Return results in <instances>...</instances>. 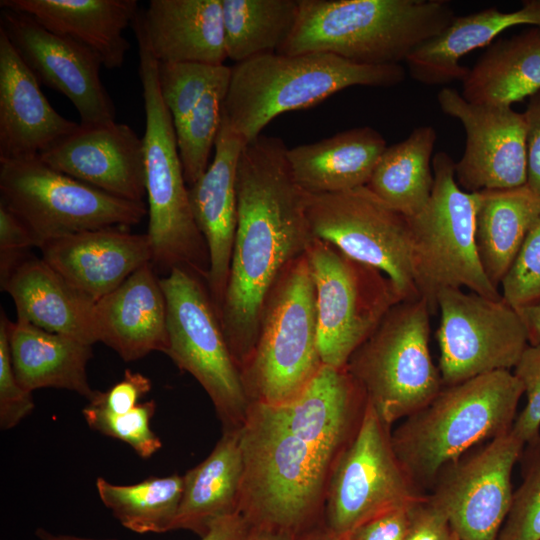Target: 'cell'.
I'll return each instance as SVG.
<instances>
[{
	"label": "cell",
	"instance_id": "6da1fadb",
	"mask_svg": "<svg viewBox=\"0 0 540 540\" xmlns=\"http://www.w3.org/2000/svg\"><path fill=\"white\" fill-rule=\"evenodd\" d=\"M286 151L280 138L260 135L239 158L237 226L218 315L240 373L254 351L268 293L314 238L307 193L295 182Z\"/></svg>",
	"mask_w": 540,
	"mask_h": 540
},
{
	"label": "cell",
	"instance_id": "7a4b0ae2",
	"mask_svg": "<svg viewBox=\"0 0 540 540\" xmlns=\"http://www.w3.org/2000/svg\"><path fill=\"white\" fill-rule=\"evenodd\" d=\"M243 479L238 511L251 526L300 535L323 522L328 482L343 451L251 403L239 428Z\"/></svg>",
	"mask_w": 540,
	"mask_h": 540
},
{
	"label": "cell",
	"instance_id": "3957f363",
	"mask_svg": "<svg viewBox=\"0 0 540 540\" xmlns=\"http://www.w3.org/2000/svg\"><path fill=\"white\" fill-rule=\"evenodd\" d=\"M446 0H299L276 53H328L361 65H396L455 17Z\"/></svg>",
	"mask_w": 540,
	"mask_h": 540
},
{
	"label": "cell",
	"instance_id": "277c9868",
	"mask_svg": "<svg viewBox=\"0 0 540 540\" xmlns=\"http://www.w3.org/2000/svg\"><path fill=\"white\" fill-rule=\"evenodd\" d=\"M523 394L513 373L495 371L443 386L430 403L403 419L391 431V441L415 485L426 493L450 462L509 432Z\"/></svg>",
	"mask_w": 540,
	"mask_h": 540
},
{
	"label": "cell",
	"instance_id": "5b68a950",
	"mask_svg": "<svg viewBox=\"0 0 540 540\" xmlns=\"http://www.w3.org/2000/svg\"><path fill=\"white\" fill-rule=\"evenodd\" d=\"M401 64L361 65L328 53H267L231 67L223 118L249 143L279 115L312 107L352 86L402 83Z\"/></svg>",
	"mask_w": 540,
	"mask_h": 540
},
{
	"label": "cell",
	"instance_id": "8992f818",
	"mask_svg": "<svg viewBox=\"0 0 540 540\" xmlns=\"http://www.w3.org/2000/svg\"><path fill=\"white\" fill-rule=\"evenodd\" d=\"M131 26L138 46L145 110L142 140L151 262L163 276L183 268L206 279L208 250L192 215L175 127L160 93L159 62L152 54L141 11Z\"/></svg>",
	"mask_w": 540,
	"mask_h": 540
},
{
	"label": "cell",
	"instance_id": "52a82bcc",
	"mask_svg": "<svg viewBox=\"0 0 540 540\" xmlns=\"http://www.w3.org/2000/svg\"><path fill=\"white\" fill-rule=\"evenodd\" d=\"M316 293L306 254L281 272L265 300L252 356L241 372L251 403L294 399L324 366L318 346Z\"/></svg>",
	"mask_w": 540,
	"mask_h": 540
},
{
	"label": "cell",
	"instance_id": "ba28073f",
	"mask_svg": "<svg viewBox=\"0 0 540 540\" xmlns=\"http://www.w3.org/2000/svg\"><path fill=\"white\" fill-rule=\"evenodd\" d=\"M431 313L422 297L398 302L347 362V371L390 427L425 407L444 386L429 347Z\"/></svg>",
	"mask_w": 540,
	"mask_h": 540
},
{
	"label": "cell",
	"instance_id": "9c48e42d",
	"mask_svg": "<svg viewBox=\"0 0 540 540\" xmlns=\"http://www.w3.org/2000/svg\"><path fill=\"white\" fill-rule=\"evenodd\" d=\"M454 164L446 152L433 156L431 196L417 214L408 217L414 283L432 313L437 310V294L447 288L464 287L485 297L502 298L477 252L478 192H467L458 185Z\"/></svg>",
	"mask_w": 540,
	"mask_h": 540
},
{
	"label": "cell",
	"instance_id": "30bf717a",
	"mask_svg": "<svg viewBox=\"0 0 540 540\" xmlns=\"http://www.w3.org/2000/svg\"><path fill=\"white\" fill-rule=\"evenodd\" d=\"M160 282L167 305L165 354L202 386L223 430L241 428L251 402L210 293L199 276L183 268L172 269Z\"/></svg>",
	"mask_w": 540,
	"mask_h": 540
},
{
	"label": "cell",
	"instance_id": "8fae6325",
	"mask_svg": "<svg viewBox=\"0 0 540 540\" xmlns=\"http://www.w3.org/2000/svg\"><path fill=\"white\" fill-rule=\"evenodd\" d=\"M0 195V202L27 225L39 247L83 231L129 228L147 215L144 202L106 193L54 170L38 156L0 161Z\"/></svg>",
	"mask_w": 540,
	"mask_h": 540
},
{
	"label": "cell",
	"instance_id": "7c38bea8",
	"mask_svg": "<svg viewBox=\"0 0 540 540\" xmlns=\"http://www.w3.org/2000/svg\"><path fill=\"white\" fill-rule=\"evenodd\" d=\"M316 293L323 365L345 368L356 349L402 298L381 271L313 238L306 249Z\"/></svg>",
	"mask_w": 540,
	"mask_h": 540
},
{
	"label": "cell",
	"instance_id": "4fadbf2b",
	"mask_svg": "<svg viewBox=\"0 0 540 540\" xmlns=\"http://www.w3.org/2000/svg\"><path fill=\"white\" fill-rule=\"evenodd\" d=\"M425 495L399 461L391 441V427L367 401L358 431L331 473L323 524L346 540L364 522L410 506Z\"/></svg>",
	"mask_w": 540,
	"mask_h": 540
},
{
	"label": "cell",
	"instance_id": "5bb4252c",
	"mask_svg": "<svg viewBox=\"0 0 540 540\" xmlns=\"http://www.w3.org/2000/svg\"><path fill=\"white\" fill-rule=\"evenodd\" d=\"M307 217L314 238L381 271L402 300L420 297L412 272L408 217L386 205L366 186L307 194Z\"/></svg>",
	"mask_w": 540,
	"mask_h": 540
},
{
	"label": "cell",
	"instance_id": "9a60e30c",
	"mask_svg": "<svg viewBox=\"0 0 540 540\" xmlns=\"http://www.w3.org/2000/svg\"><path fill=\"white\" fill-rule=\"evenodd\" d=\"M436 306L440 313L438 368L444 386L510 371L529 345L517 310L503 298L447 288L437 294Z\"/></svg>",
	"mask_w": 540,
	"mask_h": 540
},
{
	"label": "cell",
	"instance_id": "2e32d148",
	"mask_svg": "<svg viewBox=\"0 0 540 540\" xmlns=\"http://www.w3.org/2000/svg\"><path fill=\"white\" fill-rule=\"evenodd\" d=\"M524 444L510 430L439 472L428 497L446 514L460 540H498L512 502L513 467Z\"/></svg>",
	"mask_w": 540,
	"mask_h": 540
},
{
	"label": "cell",
	"instance_id": "e0dca14e",
	"mask_svg": "<svg viewBox=\"0 0 540 540\" xmlns=\"http://www.w3.org/2000/svg\"><path fill=\"white\" fill-rule=\"evenodd\" d=\"M437 102L465 129V149L454 164L456 181L463 190L480 192L526 185L524 113L511 106L469 102L450 87L440 89Z\"/></svg>",
	"mask_w": 540,
	"mask_h": 540
},
{
	"label": "cell",
	"instance_id": "ac0fdd59",
	"mask_svg": "<svg viewBox=\"0 0 540 540\" xmlns=\"http://www.w3.org/2000/svg\"><path fill=\"white\" fill-rule=\"evenodd\" d=\"M0 28L38 81L71 101L80 125L115 121V106L100 78L103 65L91 49L8 9H2Z\"/></svg>",
	"mask_w": 540,
	"mask_h": 540
},
{
	"label": "cell",
	"instance_id": "d6986e66",
	"mask_svg": "<svg viewBox=\"0 0 540 540\" xmlns=\"http://www.w3.org/2000/svg\"><path fill=\"white\" fill-rule=\"evenodd\" d=\"M46 165L121 199L143 202V140L116 121L79 127L38 156Z\"/></svg>",
	"mask_w": 540,
	"mask_h": 540
},
{
	"label": "cell",
	"instance_id": "ffe728a7",
	"mask_svg": "<svg viewBox=\"0 0 540 540\" xmlns=\"http://www.w3.org/2000/svg\"><path fill=\"white\" fill-rule=\"evenodd\" d=\"M245 145L222 115L213 160L204 174L188 186L192 215L208 250L206 281L217 312L230 271L237 226V168Z\"/></svg>",
	"mask_w": 540,
	"mask_h": 540
},
{
	"label": "cell",
	"instance_id": "44dd1931",
	"mask_svg": "<svg viewBox=\"0 0 540 540\" xmlns=\"http://www.w3.org/2000/svg\"><path fill=\"white\" fill-rule=\"evenodd\" d=\"M39 249L52 269L95 302L152 261L147 234L122 227L66 235L43 243Z\"/></svg>",
	"mask_w": 540,
	"mask_h": 540
},
{
	"label": "cell",
	"instance_id": "7402d4cb",
	"mask_svg": "<svg viewBox=\"0 0 540 540\" xmlns=\"http://www.w3.org/2000/svg\"><path fill=\"white\" fill-rule=\"evenodd\" d=\"M78 127L51 106L0 28V161L40 156Z\"/></svg>",
	"mask_w": 540,
	"mask_h": 540
},
{
	"label": "cell",
	"instance_id": "603a6c76",
	"mask_svg": "<svg viewBox=\"0 0 540 540\" xmlns=\"http://www.w3.org/2000/svg\"><path fill=\"white\" fill-rule=\"evenodd\" d=\"M98 342L124 361L168 348L167 305L152 262L132 273L95 305Z\"/></svg>",
	"mask_w": 540,
	"mask_h": 540
},
{
	"label": "cell",
	"instance_id": "cb8c5ba5",
	"mask_svg": "<svg viewBox=\"0 0 540 540\" xmlns=\"http://www.w3.org/2000/svg\"><path fill=\"white\" fill-rule=\"evenodd\" d=\"M0 6L86 46L107 69L123 65L130 48L123 32L139 12L136 0H1Z\"/></svg>",
	"mask_w": 540,
	"mask_h": 540
},
{
	"label": "cell",
	"instance_id": "d4e9b609",
	"mask_svg": "<svg viewBox=\"0 0 540 540\" xmlns=\"http://www.w3.org/2000/svg\"><path fill=\"white\" fill-rule=\"evenodd\" d=\"M0 287L12 298L17 318L89 345L98 342L96 302L70 285L42 258L30 255Z\"/></svg>",
	"mask_w": 540,
	"mask_h": 540
},
{
	"label": "cell",
	"instance_id": "484cf974",
	"mask_svg": "<svg viewBox=\"0 0 540 540\" xmlns=\"http://www.w3.org/2000/svg\"><path fill=\"white\" fill-rule=\"evenodd\" d=\"M517 25L540 27V0L523 1L521 8L510 12L490 7L455 16L440 33L412 51L405 61L408 72L425 85L462 82L469 68L459 63L461 58L489 46L501 32Z\"/></svg>",
	"mask_w": 540,
	"mask_h": 540
},
{
	"label": "cell",
	"instance_id": "4316f807",
	"mask_svg": "<svg viewBox=\"0 0 540 540\" xmlns=\"http://www.w3.org/2000/svg\"><path fill=\"white\" fill-rule=\"evenodd\" d=\"M144 30L159 63L223 65L222 0H151Z\"/></svg>",
	"mask_w": 540,
	"mask_h": 540
},
{
	"label": "cell",
	"instance_id": "83f0119b",
	"mask_svg": "<svg viewBox=\"0 0 540 540\" xmlns=\"http://www.w3.org/2000/svg\"><path fill=\"white\" fill-rule=\"evenodd\" d=\"M386 148L377 130L362 126L287 148L286 158L295 182L305 193L328 194L366 186Z\"/></svg>",
	"mask_w": 540,
	"mask_h": 540
},
{
	"label": "cell",
	"instance_id": "f1b7e54d",
	"mask_svg": "<svg viewBox=\"0 0 540 540\" xmlns=\"http://www.w3.org/2000/svg\"><path fill=\"white\" fill-rule=\"evenodd\" d=\"M7 330L13 370L25 390L58 388L88 400L94 396L86 370L92 345L48 332L22 318L8 320Z\"/></svg>",
	"mask_w": 540,
	"mask_h": 540
},
{
	"label": "cell",
	"instance_id": "f546056e",
	"mask_svg": "<svg viewBox=\"0 0 540 540\" xmlns=\"http://www.w3.org/2000/svg\"><path fill=\"white\" fill-rule=\"evenodd\" d=\"M243 469L239 429L223 430L207 458L183 475L171 530H189L203 537L215 521L239 512Z\"/></svg>",
	"mask_w": 540,
	"mask_h": 540
},
{
	"label": "cell",
	"instance_id": "4dcf8cb0",
	"mask_svg": "<svg viewBox=\"0 0 540 540\" xmlns=\"http://www.w3.org/2000/svg\"><path fill=\"white\" fill-rule=\"evenodd\" d=\"M540 90V27L488 46L462 81L472 103L512 106Z\"/></svg>",
	"mask_w": 540,
	"mask_h": 540
},
{
	"label": "cell",
	"instance_id": "1f68e13d",
	"mask_svg": "<svg viewBox=\"0 0 540 540\" xmlns=\"http://www.w3.org/2000/svg\"><path fill=\"white\" fill-rule=\"evenodd\" d=\"M540 214V197L526 185L478 192L475 241L480 262L498 288Z\"/></svg>",
	"mask_w": 540,
	"mask_h": 540
},
{
	"label": "cell",
	"instance_id": "d6a6232c",
	"mask_svg": "<svg viewBox=\"0 0 540 540\" xmlns=\"http://www.w3.org/2000/svg\"><path fill=\"white\" fill-rule=\"evenodd\" d=\"M435 142L436 131L431 125L416 127L404 140L387 146L366 187L403 215L417 214L433 189Z\"/></svg>",
	"mask_w": 540,
	"mask_h": 540
},
{
	"label": "cell",
	"instance_id": "836d02e7",
	"mask_svg": "<svg viewBox=\"0 0 540 540\" xmlns=\"http://www.w3.org/2000/svg\"><path fill=\"white\" fill-rule=\"evenodd\" d=\"M227 58L236 63L274 53L290 36L299 0H222Z\"/></svg>",
	"mask_w": 540,
	"mask_h": 540
},
{
	"label": "cell",
	"instance_id": "e575fe53",
	"mask_svg": "<svg viewBox=\"0 0 540 540\" xmlns=\"http://www.w3.org/2000/svg\"><path fill=\"white\" fill-rule=\"evenodd\" d=\"M96 489L103 504L125 528L136 533L170 531L182 492L183 476L149 477L132 485H119L102 477Z\"/></svg>",
	"mask_w": 540,
	"mask_h": 540
},
{
	"label": "cell",
	"instance_id": "d590c367",
	"mask_svg": "<svg viewBox=\"0 0 540 540\" xmlns=\"http://www.w3.org/2000/svg\"><path fill=\"white\" fill-rule=\"evenodd\" d=\"M230 74L231 67L230 71L204 94L186 121L175 129L178 152L188 186L193 185L209 166V157L222 122Z\"/></svg>",
	"mask_w": 540,
	"mask_h": 540
},
{
	"label": "cell",
	"instance_id": "8d00e7d4",
	"mask_svg": "<svg viewBox=\"0 0 540 540\" xmlns=\"http://www.w3.org/2000/svg\"><path fill=\"white\" fill-rule=\"evenodd\" d=\"M229 71L230 67L224 64H158L160 93L175 129L186 121L204 94Z\"/></svg>",
	"mask_w": 540,
	"mask_h": 540
},
{
	"label": "cell",
	"instance_id": "74e56055",
	"mask_svg": "<svg viewBox=\"0 0 540 540\" xmlns=\"http://www.w3.org/2000/svg\"><path fill=\"white\" fill-rule=\"evenodd\" d=\"M518 462L522 481L498 540H540V434L524 444Z\"/></svg>",
	"mask_w": 540,
	"mask_h": 540
},
{
	"label": "cell",
	"instance_id": "f35d334b",
	"mask_svg": "<svg viewBox=\"0 0 540 540\" xmlns=\"http://www.w3.org/2000/svg\"><path fill=\"white\" fill-rule=\"evenodd\" d=\"M155 411L154 400L139 403L124 414H114L88 403L83 409V416L90 428L127 443L146 459L162 447L160 438L150 428Z\"/></svg>",
	"mask_w": 540,
	"mask_h": 540
},
{
	"label": "cell",
	"instance_id": "ab89813d",
	"mask_svg": "<svg viewBox=\"0 0 540 540\" xmlns=\"http://www.w3.org/2000/svg\"><path fill=\"white\" fill-rule=\"evenodd\" d=\"M500 285L502 298L515 309L540 298V214Z\"/></svg>",
	"mask_w": 540,
	"mask_h": 540
},
{
	"label": "cell",
	"instance_id": "60d3db41",
	"mask_svg": "<svg viewBox=\"0 0 540 540\" xmlns=\"http://www.w3.org/2000/svg\"><path fill=\"white\" fill-rule=\"evenodd\" d=\"M8 318L0 315V427L8 430L19 424L34 409L32 392L18 382L11 361L8 341Z\"/></svg>",
	"mask_w": 540,
	"mask_h": 540
},
{
	"label": "cell",
	"instance_id": "b9f144b4",
	"mask_svg": "<svg viewBox=\"0 0 540 540\" xmlns=\"http://www.w3.org/2000/svg\"><path fill=\"white\" fill-rule=\"evenodd\" d=\"M513 374L523 386L526 404L511 431L524 443L540 434V345H528Z\"/></svg>",
	"mask_w": 540,
	"mask_h": 540
},
{
	"label": "cell",
	"instance_id": "7bdbcfd3",
	"mask_svg": "<svg viewBox=\"0 0 540 540\" xmlns=\"http://www.w3.org/2000/svg\"><path fill=\"white\" fill-rule=\"evenodd\" d=\"M38 241L27 225L0 202V285L30 256Z\"/></svg>",
	"mask_w": 540,
	"mask_h": 540
},
{
	"label": "cell",
	"instance_id": "ee69618b",
	"mask_svg": "<svg viewBox=\"0 0 540 540\" xmlns=\"http://www.w3.org/2000/svg\"><path fill=\"white\" fill-rule=\"evenodd\" d=\"M404 540H460L446 514L426 494L409 508Z\"/></svg>",
	"mask_w": 540,
	"mask_h": 540
},
{
	"label": "cell",
	"instance_id": "f6af8a7d",
	"mask_svg": "<svg viewBox=\"0 0 540 540\" xmlns=\"http://www.w3.org/2000/svg\"><path fill=\"white\" fill-rule=\"evenodd\" d=\"M151 387L152 383L148 377L126 369L122 380L105 392L96 390L88 401L111 413L124 414L135 408L139 404L138 401L149 393Z\"/></svg>",
	"mask_w": 540,
	"mask_h": 540
},
{
	"label": "cell",
	"instance_id": "bcb514c9",
	"mask_svg": "<svg viewBox=\"0 0 540 540\" xmlns=\"http://www.w3.org/2000/svg\"><path fill=\"white\" fill-rule=\"evenodd\" d=\"M410 506L384 512L364 522L346 540H404Z\"/></svg>",
	"mask_w": 540,
	"mask_h": 540
},
{
	"label": "cell",
	"instance_id": "7dc6e473",
	"mask_svg": "<svg viewBox=\"0 0 540 540\" xmlns=\"http://www.w3.org/2000/svg\"><path fill=\"white\" fill-rule=\"evenodd\" d=\"M526 120L527 183L540 197V90L528 98Z\"/></svg>",
	"mask_w": 540,
	"mask_h": 540
},
{
	"label": "cell",
	"instance_id": "c3c4849f",
	"mask_svg": "<svg viewBox=\"0 0 540 540\" xmlns=\"http://www.w3.org/2000/svg\"><path fill=\"white\" fill-rule=\"evenodd\" d=\"M250 529L247 519L235 512L215 521L201 540H244Z\"/></svg>",
	"mask_w": 540,
	"mask_h": 540
},
{
	"label": "cell",
	"instance_id": "681fc988",
	"mask_svg": "<svg viewBox=\"0 0 540 540\" xmlns=\"http://www.w3.org/2000/svg\"><path fill=\"white\" fill-rule=\"evenodd\" d=\"M530 345H540V298L516 309Z\"/></svg>",
	"mask_w": 540,
	"mask_h": 540
},
{
	"label": "cell",
	"instance_id": "f907efd6",
	"mask_svg": "<svg viewBox=\"0 0 540 540\" xmlns=\"http://www.w3.org/2000/svg\"><path fill=\"white\" fill-rule=\"evenodd\" d=\"M244 540H297V536L271 528L251 526Z\"/></svg>",
	"mask_w": 540,
	"mask_h": 540
},
{
	"label": "cell",
	"instance_id": "816d5d0a",
	"mask_svg": "<svg viewBox=\"0 0 540 540\" xmlns=\"http://www.w3.org/2000/svg\"><path fill=\"white\" fill-rule=\"evenodd\" d=\"M297 540H343L326 528L323 522L297 536Z\"/></svg>",
	"mask_w": 540,
	"mask_h": 540
},
{
	"label": "cell",
	"instance_id": "f5cc1de1",
	"mask_svg": "<svg viewBox=\"0 0 540 540\" xmlns=\"http://www.w3.org/2000/svg\"><path fill=\"white\" fill-rule=\"evenodd\" d=\"M35 535L39 540H116V539H94V538H85V537H78L74 535H67V534H55L52 532H49L48 530L44 528H37L35 531Z\"/></svg>",
	"mask_w": 540,
	"mask_h": 540
}]
</instances>
